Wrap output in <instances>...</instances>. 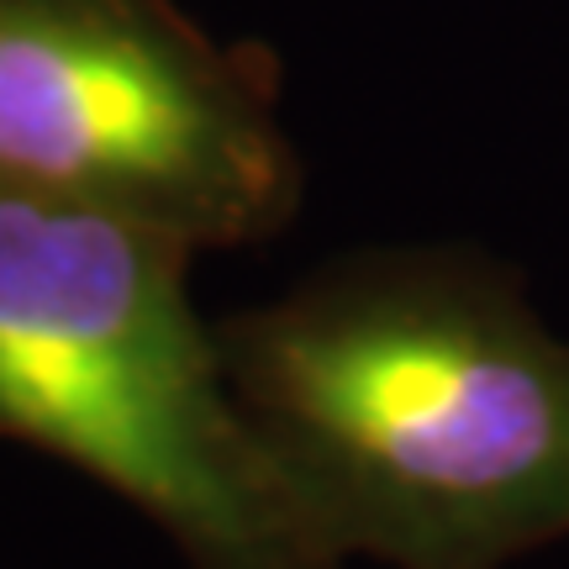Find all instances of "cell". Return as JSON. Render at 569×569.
Listing matches in <instances>:
<instances>
[{
  "instance_id": "1",
  "label": "cell",
  "mask_w": 569,
  "mask_h": 569,
  "mask_svg": "<svg viewBox=\"0 0 569 569\" xmlns=\"http://www.w3.org/2000/svg\"><path fill=\"white\" fill-rule=\"evenodd\" d=\"M217 343L343 565L507 569L569 538V343L486 248H353L222 317Z\"/></svg>"
},
{
  "instance_id": "2",
  "label": "cell",
  "mask_w": 569,
  "mask_h": 569,
  "mask_svg": "<svg viewBox=\"0 0 569 569\" xmlns=\"http://www.w3.org/2000/svg\"><path fill=\"white\" fill-rule=\"evenodd\" d=\"M190 259L153 227L0 196V438L106 486L184 569H343L227 380Z\"/></svg>"
},
{
  "instance_id": "3",
  "label": "cell",
  "mask_w": 569,
  "mask_h": 569,
  "mask_svg": "<svg viewBox=\"0 0 569 569\" xmlns=\"http://www.w3.org/2000/svg\"><path fill=\"white\" fill-rule=\"evenodd\" d=\"M0 196L269 243L306 196L280 63L174 0H0Z\"/></svg>"
}]
</instances>
